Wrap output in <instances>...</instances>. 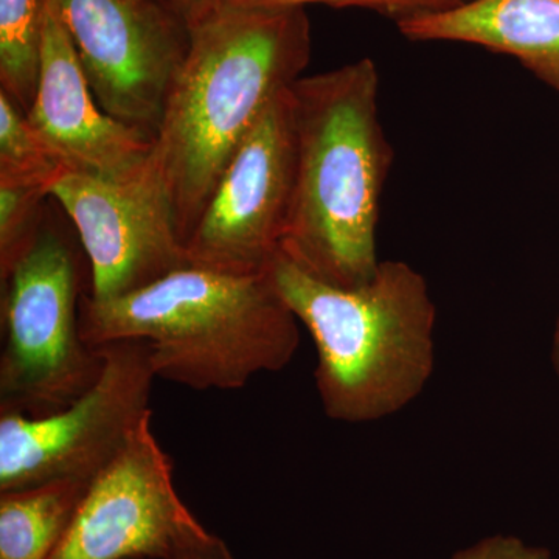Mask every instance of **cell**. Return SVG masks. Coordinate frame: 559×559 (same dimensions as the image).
Masks as SVG:
<instances>
[{
    "instance_id": "obj_1",
    "label": "cell",
    "mask_w": 559,
    "mask_h": 559,
    "mask_svg": "<svg viewBox=\"0 0 559 559\" xmlns=\"http://www.w3.org/2000/svg\"><path fill=\"white\" fill-rule=\"evenodd\" d=\"M310 58L305 7L219 0L191 27L153 146L183 246L235 153Z\"/></svg>"
},
{
    "instance_id": "obj_2",
    "label": "cell",
    "mask_w": 559,
    "mask_h": 559,
    "mask_svg": "<svg viewBox=\"0 0 559 559\" xmlns=\"http://www.w3.org/2000/svg\"><path fill=\"white\" fill-rule=\"evenodd\" d=\"M296 180L280 252L329 285L355 288L377 274L382 191L392 146L380 119V73L370 58L290 87Z\"/></svg>"
},
{
    "instance_id": "obj_3",
    "label": "cell",
    "mask_w": 559,
    "mask_h": 559,
    "mask_svg": "<svg viewBox=\"0 0 559 559\" xmlns=\"http://www.w3.org/2000/svg\"><path fill=\"white\" fill-rule=\"evenodd\" d=\"M80 330L92 347L148 342L157 378L200 392L245 389L257 374L285 369L300 344L299 320L270 270L187 266L116 299L81 294Z\"/></svg>"
},
{
    "instance_id": "obj_4",
    "label": "cell",
    "mask_w": 559,
    "mask_h": 559,
    "mask_svg": "<svg viewBox=\"0 0 559 559\" xmlns=\"http://www.w3.org/2000/svg\"><path fill=\"white\" fill-rule=\"evenodd\" d=\"M275 288L318 353L316 389L326 417L360 425L388 418L421 395L436 367L437 308L406 261H381L364 285L341 288L278 252Z\"/></svg>"
},
{
    "instance_id": "obj_5",
    "label": "cell",
    "mask_w": 559,
    "mask_h": 559,
    "mask_svg": "<svg viewBox=\"0 0 559 559\" xmlns=\"http://www.w3.org/2000/svg\"><path fill=\"white\" fill-rule=\"evenodd\" d=\"M2 280L0 414L64 411L97 382L105 358L80 330L75 253L40 227Z\"/></svg>"
},
{
    "instance_id": "obj_6",
    "label": "cell",
    "mask_w": 559,
    "mask_h": 559,
    "mask_svg": "<svg viewBox=\"0 0 559 559\" xmlns=\"http://www.w3.org/2000/svg\"><path fill=\"white\" fill-rule=\"evenodd\" d=\"M97 382L64 411L40 418L0 414V492L60 480L92 481L150 417L156 380L150 344L100 345Z\"/></svg>"
},
{
    "instance_id": "obj_7",
    "label": "cell",
    "mask_w": 559,
    "mask_h": 559,
    "mask_svg": "<svg viewBox=\"0 0 559 559\" xmlns=\"http://www.w3.org/2000/svg\"><path fill=\"white\" fill-rule=\"evenodd\" d=\"M92 94L112 119L154 140L190 46V25L159 0H46Z\"/></svg>"
},
{
    "instance_id": "obj_8",
    "label": "cell",
    "mask_w": 559,
    "mask_h": 559,
    "mask_svg": "<svg viewBox=\"0 0 559 559\" xmlns=\"http://www.w3.org/2000/svg\"><path fill=\"white\" fill-rule=\"evenodd\" d=\"M296 180V123L290 90L250 131L186 242L190 266L259 274L282 248Z\"/></svg>"
},
{
    "instance_id": "obj_9",
    "label": "cell",
    "mask_w": 559,
    "mask_h": 559,
    "mask_svg": "<svg viewBox=\"0 0 559 559\" xmlns=\"http://www.w3.org/2000/svg\"><path fill=\"white\" fill-rule=\"evenodd\" d=\"M72 219L91 264V297L127 296L190 266L153 156L145 170L114 180L62 170L49 186Z\"/></svg>"
},
{
    "instance_id": "obj_10",
    "label": "cell",
    "mask_w": 559,
    "mask_h": 559,
    "mask_svg": "<svg viewBox=\"0 0 559 559\" xmlns=\"http://www.w3.org/2000/svg\"><path fill=\"white\" fill-rule=\"evenodd\" d=\"M151 417L91 481L51 559L165 558L209 532L179 498Z\"/></svg>"
},
{
    "instance_id": "obj_11",
    "label": "cell",
    "mask_w": 559,
    "mask_h": 559,
    "mask_svg": "<svg viewBox=\"0 0 559 559\" xmlns=\"http://www.w3.org/2000/svg\"><path fill=\"white\" fill-rule=\"evenodd\" d=\"M27 119L64 171L130 179L153 156L150 135L112 119L95 100L72 40L49 5L38 87Z\"/></svg>"
},
{
    "instance_id": "obj_12",
    "label": "cell",
    "mask_w": 559,
    "mask_h": 559,
    "mask_svg": "<svg viewBox=\"0 0 559 559\" xmlns=\"http://www.w3.org/2000/svg\"><path fill=\"white\" fill-rule=\"evenodd\" d=\"M396 25L407 39L510 55L559 92V0H465Z\"/></svg>"
},
{
    "instance_id": "obj_13",
    "label": "cell",
    "mask_w": 559,
    "mask_h": 559,
    "mask_svg": "<svg viewBox=\"0 0 559 559\" xmlns=\"http://www.w3.org/2000/svg\"><path fill=\"white\" fill-rule=\"evenodd\" d=\"M91 481L60 480L0 492V559H51Z\"/></svg>"
},
{
    "instance_id": "obj_14",
    "label": "cell",
    "mask_w": 559,
    "mask_h": 559,
    "mask_svg": "<svg viewBox=\"0 0 559 559\" xmlns=\"http://www.w3.org/2000/svg\"><path fill=\"white\" fill-rule=\"evenodd\" d=\"M46 0H0V91L25 114L38 87Z\"/></svg>"
},
{
    "instance_id": "obj_15",
    "label": "cell",
    "mask_w": 559,
    "mask_h": 559,
    "mask_svg": "<svg viewBox=\"0 0 559 559\" xmlns=\"http://www.w3.org/2000/svg\"><path fill=\"white\" fill-rule=\"evenodd\" d=\"M62 171L27 114L0 91V178L53 180Z\"/></svg>"
},
{
    "instance_id": "obj_16",
    "label": "cell",
    "mask_w": 559,
    "mask_h": 559,
    "mask_svg": "<svg viewBox=\"0 0 559 559\" xmlns=\"http://www.w3.org/2000/svg\"><path fill=\"white\" fill-rule=\"evenodd\" d=\"M49 180L0 178V275L36 237L40 223V204L49 198Z\"/></svg>"
},
{
    "instance_id": "obj_17",
    "label": "cell",
    "mask_w": 559,
    "mask_h": 559,
    "mask_svg": "<svg viewBox=\"0 0 559 559\" xmlns=\"http://www.w3.org/2000/svg\"><path fill=\"white\" fill-rule=\"evenodd\" d=\"M257 2L282 3V5L307 7L308 3L336 7V9H362L384 14L400 22L418 14L451 9L465 0H257Z\"/></svg>"
},
{
    "instance_id": "obj_18",
    "label": "cell",
    "mask_w": 559,
    "mask_h": 559,
    "mask_svg": "<svg viewBox=\"0 0 559 559\" xmlns=\"http://www.w3.org/2000/svg\"><path fill=\"white\" fill-rule=\"evenodd\" d=\"M450 559H554L546 547L533 546L514 535L485 536L455 551Z\"/></svg>"
},
{
    "instance_id": "obj_19",
    "label": "cell",
    "mask_w": 559,
    "mask_h": 559,
    "mask_svg": "<svg viewBox=\"0 0 559 559\" xmlns=\"http://www.w3.org/2000/svg\"><path fill=\"white\" fill-rule=\"evenodd\" d=\"M156 559H235V557L229 546H227L219 536L207 532L205 535H202L201 538L189 544V546L170 555V557Z\"/></svg>"
},
{
    "instance_id": "obj_20",
    "label": "cell",
    "mask_w": 559,
    "mask_h": 559,
    "mask_svg": "<svg viewBox=\"0 0 559 559\" xmlns=\"http://www.w3.org/2000/svg\"><path fill=\"white\" fill-rule=\"evenodd\" d=\"M159 2L175 11L191 28L212 13L219 0H159Z\"/></svg>"
},
{
    "instance_id": "obj_21",
    "label": "cell",
    "mask_w": 559,
    "mask_h": 559,
    "mask_svg": "<svg viewBox=\"0 0 559 559\" xmlns=\"http://www.w3.org/2000/svg\"><path fill=\"white\" fill-rule=\"evenodd\" d=\"M551 360H554L555 371H557V377L559 380V319L557 323V329H555L554 334V347H551Z\"/></svg>"
}]
</instances>
